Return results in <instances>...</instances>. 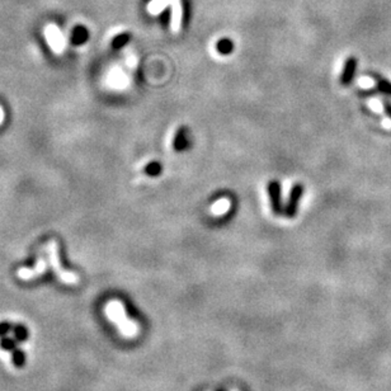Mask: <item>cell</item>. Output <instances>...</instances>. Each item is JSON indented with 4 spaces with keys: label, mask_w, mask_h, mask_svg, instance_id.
Listing matches in <instances>:
<instances>
[{
    "label": "cell",
    "mask_w": 391,
    "mask_h": 391,
    "mask_svg": "<svg viewBox=\"0 0 391 391\" xmlns=\"http://www.w3.org/2000/svg\"><path fill=\"white\" fill-rule=\"evenodd\" d=\"M188 146V140H187V131H186L185 127L179 129L178 131L176 132V136H174L173 140V148L174 150L177 151H183L186 150Z\"/></svg>",
    "instance_id": "52a82bcc"
},
{
    "label": "cell",
    "mask_w": 391,
    "mask_h": 391,
    "mask_svg": "<svg viewBox=\"0 0 391 391\" xmlns=\"http://www.w3.org/2000/svg\"><path fill=\"white\" fill-rule=\"evenodd\" d=\"M25 362H27V355H25L24 351L19 348L14 349L13 352H11V363H13L14 366L17 367V369H23Z\"/></svg>",
    "instance_id": "9c48e42d"
},
{
    "label": "cell",
    "mask_w": 391,
    "mask_h": 391,
    "mask_svg": "<svg viewBox=\"0 0 391 391\" xmlns=\"http://www.w3.org/2000/svg\"><path fill=\"white\" fill-rule=\"evenodd\" d=\"M4 120H5V112H4L3 107L0 106V125L4 122Z\"/></svg>",
    "instance_id": "2e32d148"
},
{
    "label": "cell",
    "mask_w": 391,
    "mask_h": 391,
    "mask_svg": "<svg viewBox=\"0 0 391 391\" xmlns=\"http://www.w3.org/2000/svg\"><path fill=\"white\" fill-rule=\"evenodd\" d=\"M43 36H45L46 41H47V45L50 46V48L52 50L53 53L61 55V53L64 52V50L67 46V42L64 33H62L61 29H60L57 25L52 24V23L46 25V28L43 29Z\"/></svg>",
    "instance_id": "6da1fadb"
},
{
    "label": "cell",
    "mask_w": 391,
    "mask_h": 391,
    "mask_svg": "<svg viewBox=\"0 0 391 391\" xmlns=\"http://www.w3.org/2000/svg\"><path fill=\"white\" fill-rule=\"evenodd\" d=\"M17 347H18V342L14 337H8V335H5V337H1V338H0V349H3V351H5V352H13Z\"/></svg>",
    "instance_id": "30bf717a"
},
{
    "label": "cell",
    "mask_w": 391,
    "mask_h": 391,
    "mask_svg": "<svg viewBox=\"0 0 391 391\" xmlns=\"http://www.w3.org/2000/svg\"><path fill=\"white\" fill-rule=\"evenodd\" d=\"M267 190H268L269 199H271L272 211H273L276 215H279V213L282 212V204H281V186H279V182L271 181L268 183V186H267Z\"/></svg>",
    "instance_id": "3957f363"
},
{
    "label": "cell",
    "mask_w": 391,
    "mask_h": 391,
    "mask_svg": "<svg viewBox=\"0 0 391 391\" xmlns=\"http://www.w3.org/2000/svg\"><path fill=\"white\" fill-rule=\"evenodd\" d=\"M11 332H13V337L17 339L18 343H24L29 338V330H28V328L24 324H20V323L14 324Z\"/></svg>",
    "instance_id": "ba28073f"
},
{
    "label": "cell",
    "mask_w": 391,
    "mask_h": 391,
    "mask_svg": "<svg viewBox=\"0 0 391 391\" xmlns=\"http://www.w3.org/2000/svg\"><path fill=\"white\" fill-rule=\"evenodd\" d=\"M145 172L149 174V176H151V177L159 176L160 172H162V167H160L159 163L153 162V163H150V164H149L148 167L145 168Z\"/></svg>",
    "instance_id": "7c38bea8"
},
{
    "label": "cell",
    "mask_w": 391,
    "mask_h": 391,
    "mask_svg": "<svg viewBox=\"0 0 391 391\" xmlns=\"http://www.w3.org/2000/svg\"><path fill=\"white\" fill-rule=\"evenodd\" d=\"M356 69H357V59L351 56V57H348V59L346 60L343 73H342L341 76V83L343 84V85H348V84L353 80L356 74Z\"/></svg>",
    "instance_id": "5b68a950"
},
{
    "label": "cell",
    "mask_w": 391,
    "mask_h": 391,
    "mask_svg": "<svg viewBox=\"0 0 391 391\" xmlns=\"http://www.w3.org/2000/svg\"><path fill=\"white\" fill-rule=\"evenodd\" d=\"M127 39H129V37L125 36V34H123V36H121V37H118L117 39H115V46H116V47H121V46L125 45Z\"/></svg>",
    "instance_id": "5bb4252c"
},
{
    "label": "cell",
    "mask_w": 391,
    "mask_h": 391,
    "mask_svg": "<svg viewBox=\"0 0 391 391\" xmlns=\"http://www.w3.org/2000/svg\"><path fill=\"white\" fill-rule=\"evenodd\" d=\"M371 75L372 78L376 80V88H375L374 90H371V92H367V94H374V93L376 92V93H383V94H386V95H391V81H389L388 79L383 78V76L379 75V74L372 73Z\"/></svg>",
    "instance_id": "8992f818"
},
{
    "label": "cell",
    "mask_w": 391,
    "mask_h": 391,
    "mask_svg": "<svg viewBox=\"0 0 391 391\" xmlns=\"http://www.w3.org/2000/svg\"><path fill=\"white\" fill-rule=\"evenodd\" d=\"M216 391H225V390H222V389H220V390H216Z\"/></svg>",
    "instance_id": "e0dca14e"
},
{
    "label": "cell",
    "mask_w": 391,
    "mask_h": 391,
    "mask_svg": "<svg viewBox=\"0 0 391 391\" xmlns=\"http://www.w3.org/2000/svg\"><path fill=\"white\" fill-rule=\"evenodd\" d=\"M48 253H50L51 263H52L53 268H55L56 272L60 274V277H61L62 279H65V281H76V277L74 276L73 273L62 272L61 268H60L59 255H57V244H56L55 241H51L50 245H48Z\"/></svg>",
    "instance_id": "277c9868"
},
{
    "label": "cell",
    "mask_w": 391,
    "mask_h": 391,
    "mask_svg": "<svg viewBox=\"0 0 391 391\" xmlns=\"http://www.w3.org/2000/svg\"><path fill=\"white\" fill-rule=\"evenodd\" d=\"M13 330V324L9 321H0V338L5 337Z\"/></svg>",
    "instance_id": "4fadbf2b"
},
{
    "label": "cell",
    "mask_w": 391,
    "mask_h": 391,
    "mask_svg": "<svg viewBox=\"0 0 391 391\" xmlns=\"http://www.w3.org/2000/svg\"><path fill=\"white\" fill-rule=\"evenodd\" d=\"M384 109H385V113L389 118L391 120V103L388 101V99H384Z\"/></svg>",
    "instance_id": "9a60e30c"
},
{
    "label": "cell",
    "mask_w": 391,
    "mask_h": 391,
    "mask_svg": "<svg viewBox=\"0 0 391 391\" xmlns=\"http://www.w3.org/2000/svg\"><path fill=\"white\" fill-rule=\"evenodd\" d=\"M302 193H304V186L301 183H296L293 186L292 190L290 192V197H288L287 204H286V209H285V215L286 217L292 218L293 216L296 215L297 212V207H299V202L302 197Z\"/></svg>",
    "instance_id": "7a4b0ae2"
},
{
    "label": "cell",
    "mask_w": 391,
    "mask_h": 391,
    "mask_svg": "<svg viewBox=\"0 0 391 391\" xmlns=\"http://www.w3.org/2000/svg\"><path fill=\"white\" fill-rule=\"evenodd\" d=\"M216 48H217L218 52L222 53V55H227V53H230L232 51V48H234V45H232V42L230 41V39L222 38V39H220V41L217 42V45H216Z\"/></svg>",
    "instance_id": "8fae6325"
}]
</instances>
